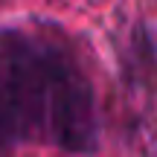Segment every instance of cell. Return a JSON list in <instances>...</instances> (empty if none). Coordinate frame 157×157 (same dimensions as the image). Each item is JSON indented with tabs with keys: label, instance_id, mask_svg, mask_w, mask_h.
I'll use <instances>...</instances> for the list:
<instances>
[{
	"label": "cell",
	"instance_id": "6da1fadb",
	"mask_svg": "<svg viewBox=\"0 0 157 157\" xmlns=\"http://www.w3.org/2000/svg\"><path fill=\"white\" fill-rule=\"evenodd\" d=\"M0 90L6 146H50L67 154H93L99 148L96 87L61 38L6 26Z\"/></svg>",
	"mask_w": 157,
	"mask_h": 157
}]
</instances>
